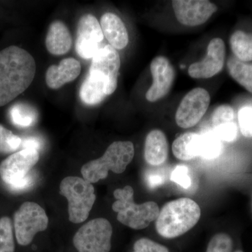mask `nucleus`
<instances>
[{
	"instance_id": "33",
	"label": "nucleus",
	"mask_w": 252,
	"mask_h": 252,
	"mask_svg": "<svg viewBox=\"0 0 252 252\" xmlns=\"http://www.w3.org/2000/svg\"><path fill=\"white\" fill-rule=\"evenodd\" d=\"M145 181L149 188L156 189L165 183V175L162 171L149 170L146 173Z\"/></svg>"
},
{
	"instance_id": "27",
	"label": "nucleus",
	"mask_w": 252,
	"mask_h": 252,
	"mask_svg": "<svg viewBox=\"0 0 252 252\" xmlns=\"http://www.w3.org/2000/svg\"><path fill=\"white\" fill-rule=\"evenodd\" d=\"M233 240L226 233L214 235L207 246L206 252H232Z\"/></svg>"
},
{
	"instance_id": "4",
	"label": "nucleus",
	"mask_w": 252,
	"mask_h": 252,
	"mask_svg": "<svg viewBox=\"0 0 252 252\" xmlns=\"http://www.w3.org/2000/svg\"><path fill=\"white\" fill-rule=\"evenodd\" d=\"M135 156L133 144L128 141L114 142L109 146L104 155L84 164L81 175L91 183H97L107 178L109 171L122 174Z\"/></svg>"
},
{
	"instance_id": "11",
	"label": "nucleus",
	"mask_w": 252,
	"mask_h": 252,
	"mask_svg": "<svg viewBox=\"0 0 252 252\" xmlns=\"http://www.w3.org/2000/svg\"><path fill=\"white\" fill-rule=\"evenodd\" d=\"M172 4L177 21L191 27L204 24L218 9L207 0H175Z\"/></svg>"
},
{
	"instance_id": "6",
	"label": "nucleus",
	"mask_w": 252,
	"mask_h": 252,
	"mask_svg": "<svg viewBox=\"0 0 252 252\" xmlns=\"http://www.w3.org/2000/svg\"><path fill=\"white\" fill-rule=\"evenodd\" d=\"M39 151L23 149L10 155L0 163V176L11 190H26L34 182L30 174L31 169L39 161Z\"/></svg>"
},
{
	"instance_id": "21",
	"label": "nucleus",
	"mask_w": 252,
	"mask_h": 252,
	"mask_svg": "<svg viewBox=\"0 0 252 252\" xmlns=\"http://www.w3.org/2000/svg\"><path fill=\"white\" fill-rule=\"evenodd\" d=\"M230 75L240 85L252 94V64L230 57L227 63Z\"/></svg>"
},
{
	"instance_id": "34",
	"label": "nucleus",
	"mask_w": 252,
	"mask_h": 252,
	"mask_svg": "<svg viewBox=\"0 0 252 252\" xmlns=\"http://www.w3.org/2000/svg\"><path fill=\"white\" fill-rule=\"evenodd\" d=\"M23 149H32L39 151L40 142L36 137H28L22 141Z\"/></svg>"
},
{
	"instance_id": "1",
	"label": "nucleus",
	"mask_w": 252,
	"mask_h": 252,
	"mask_svg": "<svg viewBox=\"0 0 252 252\" xmlns=\"http://www.w3.org/2000/svg\"><path fill=\"white\" fill-rule=\"evenodd\" d=\"M36 74V63L22 48L11 46L0 51V107L28 89Z\"/></svg>"
},
{
	"instance_id": "8",
	"label": "nucleus",
	"mask_w": 252,
	"mask_h": 252,
	"mask_svg": "<svg viewBox=\"0 0 252 252\" xmlns=\"http://www.w3.org/2000/svg\"><path fill=\"white\" fill-rule=\"evenodd\" d=\"M49 225V218L44 209L35 203L26 202L14 215V228L18 243L30 245L36 233L44 231Z\"/></svg>"
},
{
	"instance_id": "10",
	"label": "nucleus",
	"mask_w": 252,
	"mask_h": 252,
	"mask_svg": "<svg viewBox=\"0 0 252 252\" xmlns=\"http://www.w3.org/2000/svg\"><path fill=\"white\" fill-rule=\"evenodd\" d=\"M103 33L97 18L92 14L83 16L78 23L76 51L81 58L93 59L102 48Z\"/></svg>"
},
{
	"instance_id": "5",
	"label": "nucleus",
	"mask_w": 252,
	"mask_h": 252,
	"mask_svg": "<svg viewBox=\"0 0 252 252\" xmlns=\"http://www.w3.org/2000/svg\"><path fill=\"white\" fill-rule=\"evenodd\" d=\"M60 193L67 198L69 220L74 223L85 221L95 202L92 184L81 177H67L60 185Z\"/></svg>"
},
{
	"instance_id": "24",
	"label": "nucleus",
	"mask_w": 252,
	"mask_h": 252,
	"mask_svg": "<svg viewBox=\"0 0 252 252\" xmlns=\"http://www.w3.org/2000/svg\"><path fill=\"white\" fill-rule=\"evenodd\" d=\"M201 152L200 157L212 160L216 158L221 153V140L219 139L213 132H206L202 135Z\"/></svg>"
},
{
	"instance_id": "14",
	"label": "nucleus",
	"mask_w": 252,
	"mask_h": 252,
	"mask_svg": "<svg viewBox=\"0 0 252 252\" xmlns=\"http://www.w3.org/2000/svg\"><path fill=\"white\" fill-rule=\"evenodd\" d=\"M120 67L119 54L117 50L108 44L101 48L93 58L89 71L99 73L106 78L108 81V94L110 95L117 89Z\"/></svg>"
},
{
	"instance_id": "28",
	"label": "nucleus",
	"mask_w": 252,
	"mask_h": 252,
	"mask_svg": "<svg viewBox=\"0 0 252 252\" xmlns=\"http://www.w3.org/2000/svg\"><path fill=\"white\" fill-rule=\"evenodd\" d=\"M213 132L220 140L231 142L238 137V127L234 122L224 123L213 127Z\"/></svg>"
},
{
	"instance_id": "26",
	"label": "nucleus",
	"mask_w": 252,
	"mask_h": 252,
	"mask_svg": "<svg viewBox=\"0 0 252 252\" xmlns=\"http://www.w3.org/2000/svg\"><path fill=\"white\" fill-rule=\"evenodd\" d=\"M22 144L21 137L0 125V153H11Z\"/></svg>"
},
{
	"instance_id": "12",
	"label": "nucleus",
	"mask_w": 252,
	"mask_h": 252,
	"mask_svg": "<svg viewBox=\"0 0 252 252\" xmlns=\"http://www.w3.org/2000/svg\"><path fill=\"white\" fill-rule=\"evenodd\" d=\"M225 46L220 38H215L207 46V55L200 62L193 63L189 68V74L193 79H209L216 75L224 65Z\"/></svg>"
},
{
	"instance_id": "31",
	"label": "nucleus",
	"mask_w": 252,
	"mask_h": 252,
	"mask_svg": "<svg viewBox=\"0 0 252 252\" xmlns=\"http://www.w3.org/2000/svg\"><path fill=\"white\" fill-rule=\"evenodd\" d=\"M170 180L175 182L182 188L185 189L190 188L192 181L190 175H189L188 167L185 165H177L172 172Z\"/></svg>"
},
{
	"instance_id": "25",
	"label": "nucleus",
	"mask_w": 252,
	"mask_h": 252,
	"mask_svg": "<svg viewBox=\"0 0 252 252\" xmlns=\"http://www.w3.org/2000/svg\"><path fill=\"white\" fill-rule=\"evenodd\" d=\"M15 244L11 220L9 217L0 219V252H14Z\"/></svg>"
},
{
	"instance_id": "19",
	"label": "nucleus",
	"mask_w": 252,
	"mask_h": 252,
	"mask_svg": "<svg viewBox=\"0 0 252 252\" xmlns=\"http://www.w3.org/2000/svg\"><path fill=\"white\" fill-rule=\"evenodd\" d=\"M45 44L50 54L56 56L67 54L72 45V36L67 26L60 21L51 23Z\"/></svg>"
},
{
	"instance_id": "22",
	"label": "nucleus",
	"mask_w": 252,
	"mask_h": 252,
	"mask_svg": "<svg viewBox=\"0 0 252 252\" xmlns=\"http://www.w3.org/2000/svg\"><path fill=\"white\" fill-rule=\"evenodd\" d=\"M230 45L236 59L245 63L252 61V34L235 31L230 36Z\"/></svg>"
},
{
	"instance_id": "16",
	"label": "nucleus",
	"mask_w": 252,
	"mask_h": 252,
	"mask_svg": "<svg viewBox=\"0 0 252 252\" xmlns=\"http://www.w3.org/2000/svg\"><path fill=\"white\" fill-rule=\"evenodd\" d=\"M108 81L99 73L91 72L81 86V99L87 105H96L100 103L106 96L109 95Z\"/></svg>"
},
{
	"instance_id": "17",
	"label": "nucleus",
	"mask_w": 252,
	"mask_h": 252,
	"mask_svg": "<svg viewBox=\"0 0 252 252\" xmlns=\"http://www.w3.org/2000/svg\"><path fill=\"white\" fill-rule=\"evenodd\" d=\"M100 26L109 45L116 50L123 49L127 46L128 33L125 24L119 16L112 13H106L101 18Z\"/></svg>"
},
{
	"instance_id": "23",
	"label": "nucleus",
	"mask_w": 252,
	"mask_h": 252,
	"mask_svg": "<svg viewBox=\"0 0 252 252\" xmlns=\"http://www.w3.org/2000/svg\"><path fill=\"white\" fill-rule=\"evenodd\" d=\"M10 117L15 125L27 127L32 126L37 119L35 109L24 103H18L10 109Z\"/></svg>"
},
{
	"instance_id": "7",
	"label": "nucleus",
	"mask_w": 252,
	"mask_h": 252,
	"mask_svg": "<svg viewBox=\"0 0 252 252\" xmlns=\"http://www.w3.org/2000/svg\"><path fill=\"white\" fill-rule=\"evenodd\" d=\"M113 229L108 220L96 218L82 225L73 238L79 252H109Z\"/></svg>"
},
{
	"instance_id": "35",
	"label": "nucleus",
	"mask_w": 252,
	"mask_h": 252,
	"mask_svg": "<svg viewBox=\"0 0 252 252\" xmlns=\"http://www.w3.org/2000/svg\"><path fill=\"white\" fill-rule=\"evenodd\" d=\"M235 252H243L240 251V250H238V251H236Z\"/></svg>"
},
{
	"instance_id": "9",
	"label": "nucleus",
	"mask_w": 252,
	"mask_h": 252,
	"mask_svg": "<svg viewBox=\"0 0 252 252\" xmlns=\"http://www.w3.org/2000/svg\"><path fill=\"white\" fill-rule=\"evenodd\" d=\"M210 104V95L203 88H195L186 94L176 112L175 121L182 128L196 125Z\"/></svg>"
},
{
	"instance_id": "18",
	"label": "nucleus",
	"mask_w": 252,
	"mask_h": 252,
	"mask_svg": "<svg viewBox=\"0 0 252 252\" xmlns=\"http://www.w3.org/2000/svg\"><path fill=\"white\" fill-rule=\"evenodd\" d=\"M169 147L167 137L162 131H151L144 144V159L152 166H158L166 161Z\"/></svg>"
},
{
	"instance_id": "3",
	"label": "nucleus",
	"mask_w": 252,
	"mask_h": 252,
	"mask_svg": "<svg viewBox=\"0 0 252 252\" xmlns=\"http://www.w3.org/2000/svg\"><path fill=\"white\" fill-rule=\"evenodd\" d=\"M114 195L117 200L113 203L112 210L117 212V220L122 224L132 229L142 230L157 220L160 212L158 205L153 201L136 204L130 186L116 189Z\"/></svg>"
},
{
	"instance_id": "32",
	"label": "nucleus",
	"mask_w": 252,
	"mask_h": 252,
	"mask_svg": "<svg viewBox=\"0 0 252 252\" xmlns=\"http://www.w3.org/2000/svg\"><path fill=\"white\" fill-rule=\"evenodd\" d=\"M132 252H170L164 245L149 238H141L135 242Z\"/></svg>"
},
{
	"instance_id": "2",
	"label": "nucleus",
	"mask_w": 252,
	"mask_h": 252,
	"mask_svg": "<svg viewBox=\"0 0 252 252\" xmlns=\"http://www.w3.org/2000/svg\"><path fill=\"white\" fill-rule=\"evenodd\" d=\"M201 210L194 200L183 198L165 204L156 220V229L165 238H177L187 233L198 223Z\"/></svg>"
},
{
	"instance_id": "30",
	"label": "nucleus",
	"mask_w": 252,
	"mask_h": 252,
	"mask_svg": "<svg viewBox=\"0 0 252 252\" xmlns=\"http://www.w3.org/2000/svg\"><path fill=\"white\" fill-rule=\"evenodd\" d=\"M234 110L229 105L223 104L217 107L212 114V126L220 125L224 123L234 122Z\"/></svg>"
},
{
	"instance_id": "29",
	"label": "nucleus",
	"mask_w": 252,
	"mask_h": 252,
	"mask_svg": "<svg viewBox=\"0 0 252 252\" xmlns=\"http://www.w3.org/2000/svg\"><path fill=\"white\" fill-rule=\"evenodd\" d=\"M238 122L243 135L252 138V105L245 106L240 109Z\"/></svg>"
},
{
	"instance_id": "20",
	"label": "nucleus",
	"mask_w": 252,
	"mask_h": 252,
	"mask_svg": "<svg viewBox=\"0 0 252 252\" xmlns=\"http://www.w3.org/2000/svg\"><path fill=\"white\" fill-rule=\"evenodd\" d=\"M202 135L195 132H187L177 137L172 144V152L177 158L189 160L200 157Z\"/></svg>"
},
{
	"instance_id": "15",
	"label": "nucleus",
	"mask_w": 252,
	"mask_h": 252,
	"mask_svg": "<svg viewBox=\"0 0 252 252\" xmlns=\"http://www.w3.org/2000/svg\"><path fill=\"white\" fill-rule=\"evenodd\" d=\"M81 70L77 60L68 58L63 59L59 65H51L46 73V83L50 89H58L67 83L75 80Z\"/></svg>"
},
{
	"instance_id": "13",
	"label": "nucleus",
	"mask_w": 252,
	"mask_h": 252,
	"mask_svg": "<svg viewBox=\"0 0 252 252\" xmlns=\"http://www.w3.org/2000/svg\"><path fill=\"white\" fill-rule=\"evenodd\" d=\"M153 84L146 94L149 102H155L165 97L173 84L175 71L171 63L163 56H158L150 65Z\"/></svg>"
}]
</instances>
